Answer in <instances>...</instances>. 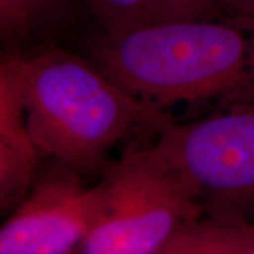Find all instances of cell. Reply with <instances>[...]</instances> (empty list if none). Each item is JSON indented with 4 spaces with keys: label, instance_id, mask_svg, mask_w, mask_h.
<instances>
[{
    "label": "cell",
    "instance_id": "cell-10",
    "mask_svg": "<svg viewBox=\"0 0 254 254\" xmlns=\"http://www.w3.org/2000/svg\"><path fill=\"white\" fill-rule=\"evenodd\" d=\"M220 17L235 21H254V0H219Z\"/></svg>",
    "mask_w": 254,
    "mask_h": 254
},
{
    "label": "cell",
    "instance_id": "cell-11",
    "mask_svg": "<svg viewBox=\"0 0 254 254\" xmlns=\"http://www.w3.org/2000/svg\"><path fill=\"white\" fill-rule=\"evenodd\" d=\"M242 254H254V239L250 242V245L246 247Z\"/></svg>",
    "mask_w": 254,
    "mask_h": 254
},
{
    "label": "cell",
    "instance_id": "cell-4",
    "mask_svg": "<svg viewBox=\"0 0 254 254\" xmlns=\"http://www.w3.org/2000/svg\"><path fill=\"white\" fill-rule=\"evenodd\" d=\"M100 184L99 212L76 254H157L184 223L203 215L150 147L109 164Z\"/></svg>",
    "mask_w": 254,
    "mask_h": 254
},
{
    "label": "cell",
    "instance_id": "cell-8",
    "mask_svg": "<svg viewBox=\"0 0 254 254\" xmlns=\"http://www.w3.org/2000/svg\"><path fill=\"white\" fill-rule=\"evenodd\" d=\"M81 0H0V36L6 50L61 27Z\"/></svg>",
    "mask_w": 254,
    "mask_h": 254
},
{
    "label": "cell",
    "instance_id": "cell-2",
    "mask_svg": "<svg viewBox=\"0 0 254 254\" xmlns=\"http://www.w3.org/2000/svg\"><path fill=\"white\" fill-rule=\"evenodd\" d=\"M24 102L28 127L43 157L82 175L103 173L106 155L130 128L160 119L89 58L50 47L28 55Z\"/></svg>",
    "mask_w": 254,
    "mask_h": 254
},
{
    "label": "cell",
    "instance_id": "cell-7",
    "mask_svg": "<svg viewBox=\"0 0 254 254\" xmlns=\"http://www.w3.org/2000/svg\"><path fill=\"white\" fill-rule=\"evenodd\" d=\"M253 239L252 220L203 213L184 223L157 254H242Z\"/></svg>",
    "mask_w": 254,
    "mask_h": 254
},
{
    "label": "cell",
    "instance_id": "cell-6",
    "mask_svg": "<svg viewBox=\"0 0 254 254\" xmlns=\"http://www.w3.org/2000/svg\"><path fill=\"white\" fill-rule=\"evenodd\" d=\"M28 55L4 50L0 61V210L9 215L27 195L44 158L28 127L24 83Z\"/></svg>",
    "mask_w": 254,
    "mask_h": 254
},
{
    "label": "cell",
    "instance_id": "cell-9",
    "mask_svg": "<svg viewBox=\"0 0 254 254\" xmlns=\"http://www.w3.org/2000/svg\"><path fill=\"white\" fill-rule=\"evenodd\" d=\"M98 31L120 33L147 24L145 0H81Z\"/></svg>",
    "mask_w": 254,
    "mask_h": 254
},
{
    "label": "cell",
    "instance_id": "cell-1",
    "mask_svg": "<svg viewBox=\"0 0 254 254\" xmlns=\"http://www.w3.org/2000/svg\"><path fill=\"white\" fill-rule=\"evenodd\" d=\"M88 58L122 88L161 109L254 92V21L148 23L98 31Z\"/></svg>",
    "mask_w": 254,
    "mask_h": 254
},
{
    "label": "cell",
    "instance_id": "cell-3",
    "mask_svg": "<svg viewBox=\"0 0 254 254\" xmlns=\"http://www.w3.org/2000/svg\"><path fill=\"white\" fill-rule=\"evenodd\" d=\"M205 215H254V92L219 100L208 115L164 123L150 147Z\"/></svg>",
    "mask_w": 254,
    "mask_h": 254
},
{
    "label": "cell",
    "instance_id": "cell-5",
    "mask_svg": "<svg viewBox=\"0 0 254 254\" xmlns=\"http://www.w3.org/2000/svg\"><path fill=\"white\" fill-rule=\"evenodd\" d=\"M50 161L4 219L0 254H76L88 236L102 202L100 180L89 187L69 165Z\"/></svg>",
    "mask_w": 254,
    "mask_h": 254
}]
</instances>
